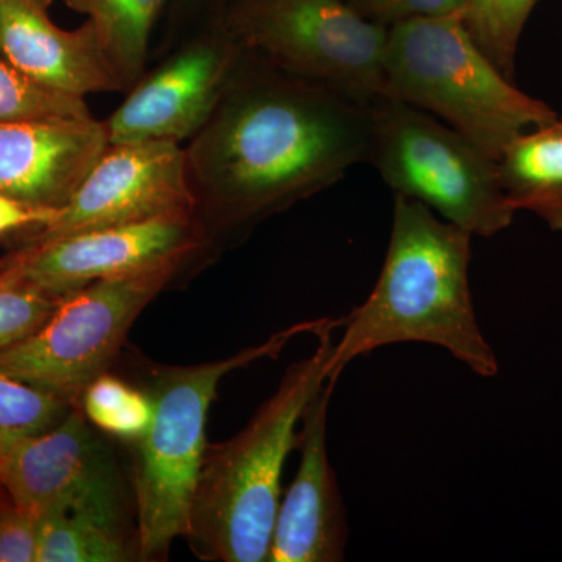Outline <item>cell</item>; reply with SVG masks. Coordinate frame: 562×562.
Masks as SVG:
<instances>
[{
	"instance_id": "cb8c5ba5",
	"label": "cell",
	"mask_w": 562,
	"mask_h": 562,
	"mask_svg": "<svg viewBox=\"0 0 562 562\" xmlns=\"http://www.w3.org/2000/svg\"><path fill=\"white\" fill-rule=\"evenodd\" d=\"M364 20L391 29L419 18L465 14L469 0H344Z\"/></svg>"
},
{
	"instance_id": "d6986e66",
	"label": "cell",
	"mask_w": 562,
	"mask_h": 562,
	"mask_svg": "<svg viewBox=\"0 0 562 562\" xmlns=\"http://www.w3.org/2000/svg\"><path fill=\"white\" fill-rule=\"evenodd\" d=\"M69 403L0 371V458L18 443L57 427Z\"/></svg>"
},
{
	"instance_id": "4fadbf2b",
	"label": "cell",
	"mask_w": 562,
	"mask_h": 562,
	"mask_svg": "<svg viewBox=\"0 0 562 562\" xmlns=\"http://www.w3.org/2000/svg\"><path fill=\"white\" fill-rule=\"evenodd\" d=\"M335 386L325 384L303 414L297 443L301 464L280 502L268 561H344L350 528L327 447L328 405Z\"/></svg>"
},
{
	"instance_id": "484cf974",
	"label": "cell",
	"mask_w": 562,
	"mask_h": 562,
	"mask_svg": "<svg viewBox=\"0 0 562 562\" xmlns=\"http://www.w3.org/2000/svg\"><path fill=\"white\" fill-rule=\"evenodd\" d=\"M58 210L40 209L0 192V235L47 224Z\"/></svg>"
},
{
	"instance_id": "2e32d148",
	"label": "cell",
	"mask_w": 562,
	"mask_h": 562,
	"mask_svg": "<svg viewBox=\"0 0 562 562\" xmlns=\"http://www.w3.org/2000/svg\"><path fill=\"white\" fill-rule=\"evenodd\" d=\"M498 173L516 213L531 211L562 233V117L514 138L498 158Z\"/></svg>"
},
{
	"instance_id": "d4e9b609",
	"label": "cell",
	"mask_w": 562,
	"mask_h": 562,
	"mask_svg": "<svg viewBox=\"0 0 562 562\" xmlns=\"http://www.w3.org/2000/svg\"><path fill=\"white\" fill-rule=\"evenodd\" d=\"M40 517L0 497V562H36Z\"/></svg>"
},
{
	"instance_id": "e0dca14e",
	"label": "cell",
	"mask_w": 562,
	"mask_h": 562,
	"mask_svg": "<svg viewBox=\"0 0 562 562\" xmlns=\"http://www.w3.org/2000/svg\"><path fill=\"white\" fill-rule=\"evenodd\" d=\"M94 24L125 92L146 72L155 22L168 0H63Z\"/></svg>"
},
{
	"instance_id": "7402d4cb",
	"label": "cell",
	"mask_w": 562,
	"mask_h": 562,
	"mask_svg": "<svg viewBox=\"0 0 562 562\" xmlns=\"http://www.w3.org/2000/svg\"><path fill=\"white\" fill-rule=\"evenodd\" d=\"M92 117L87 99L43 87L0 54V122Z\"/></svg>"
},
{
	"instance_id": "ba28073f",
	"label": "cell",
	"mask_w": 562,
	"mask_h": 562,
	"mask_svg": "<svg viewBox=\"0 0 562 562\" xmlns=\"http://www.w3.org/2000/svg\"><path fill=\"white\" fill-rule=\"evenodd\" d=\"M217 21L277 68L371 105L387 92V29L344 0H233Z\"/></svg>"
},
{
	"instance_id": "603a6c76",
	"label": "cell",
	"mask_w": 562,
	"mask_h": 562,
	"mask_svg": "<svg viewBox=\"0 0 562 562\" xmlns=\"http://www.w3.org/2000/svg\"><path fill=\"white\" fill-rule=\"evenodd\" d=\"M58 301L0 279V350L38 330L57 308Z\"/></svg>"
},
{
	"instance_id": "4316f807",
	"label": "cell",
	"mask_w": 562,
	"mask_h": 562,
	"mask_svg": "<svg viewBox=\"0 0 562 562\" xmlns=\"http://www.w3.org/2000/svg\"><path fill=\"white\" fill-rule=\"evenodd\" d=\"M5 491H3V487L0 486V497H5Z\"/></svg>"
},
{
	"instance_id": "ffe728a7",
	"label": "cell",
	"mask_w": 562,
	"mask_h": 562,
	"mask_svg": "<svg viewBox=\"0 0 562 562\" xmlns=\"http://www.w3.org/2000/svg\"><path fill=\"white\" fill-rule=\"evenodd\" d=\"M81 412L95 427L121 439H139L149 430L155 405L151 395L133 390L116 376L102 373L80 397Z\"/></svg>"
},
{
	"instance_id": "30bf717a",
	"label": "cell",
	"mask_w": 562,
	"mask_h": 562,
	"mask_svg": "<svg viewBox=\"0 0 562 562\" xmlns=\"http://www.w3.org/2000/svg\"><path fill=\"white\" fill-rule=\"evenodd\" d=\"M171 216H194L183 147L168 140L109 144L70 201L24 244Z\"/></svg>"
},
{
	"instance_id": "8fae6325",
	"label": "cell",
	"mask_w": 562,
	"mask_h": 562,
	"mask_svg": "<svg viewBox=\"0 0 562 562\" xmlns=\"http://www.w3.org/2000/svg\"><path fill=\"white\" fill-rule=\"evenodd\" d=\"M76 408L52 430L0 458V486L35 516L66 512L117 528L121 486L109 447Z\"/></svg>"
},
{
	"instance_id": "ac0fdd59",
	"label": "cell",
	"mask_w": 562,
	"mask_h": 562,
	"mask_svg": "<svg viewBox=\"0 0 562 562\" xmlns=\"http://www.w3.org/2000/svg\"><path fill=\"white\" fill-rule=\"evenodd\" d=\"M127 557L117 528L66 512L40 517L36 562H120Z\"/></svg>"
},
{
	"instance_id": "9a60e30c",
	"label": "cell",
	"mask_w": 562,
	"mask_h": 562,
	"mask_svg": "<svg viewBox=\"0 0 562 562\" xmlns=\"http://www.w3.org/2000/svg\"><path fill=\"white\" fill-rule=\"evenodd\" d=\"M52 0H0V54L43 87L87 98L125 92L90 20L76 31L52 21Z\"/></svg>"
},
{
	"instance_id": "7a4b0ae2",
	"label": "cell",
	"mask_w": 562,
	"mask_h": 562,
	"mask_svg": "<svg viewBox=\"0 0 562 562\" xmlns=\"http://www.w3.org/2000/svg\"><path fill=\"white\" fill-rule=\"evenodd\" d=\"M471 243V233L395 194L382 272L369 297L344 317L328 358V382L336 384L357 358L408 342L442 347L476 375H497V357L480 328L469 283Z\"/></svg>"
},
{
	"instance_id": "44dd1931",
	"label": "cell",
	"mask_w": 562,
	"mask_h": 562,
	"mask_svg": "<svg viewBox=\"0 0 562 562\" xmlns=\"http://www.w3.org/2000/svg\"><path fill=\"white\" fill-rule=\"evenodd\" d=\"M538 0H469L464 20L473 38L512 77L517 44Z\"/></svg>"
},
{
	"instance_id": "9c48e42d",
	"label": "cell",
	"mask_w": 562,
	"mask_h": 562,
	"mask_svg": "<svg viewBox=\"0 0 562 562\" xmlns=\"http://www.w3.org/2000/svg\"><path fill=\"white\" fill-rule=\"evenodd\" d=\"M246 47L214 20L127 91L124 102L105 121L110 144L190 140L209 121Z\"/></svg>"
},
{
	"instance_id": "8992f818",
	"label": "cell",
	"mask_w": 562,
	"mask_h": 562,
	"mask_svg": "<svg viewBox=\"0 0 562 562\" xmlns=\"http://www.w3.org/2000/svg\"><path fill=\"white\" fill-rule=\"evenodd\" d=\"M369 161L395 194L424 203L441 220L491 238L512 225L498 161L460 132L394 98L371 103Z\"/></svg>"
},
{
	"instance_id": "5bb4252c",
	"label": "cell",
	"mask_w": 562,
	"mask_h": 562,
	"mask_svg": "<svg viewBox=\"0 0 562 562\" xmlns=\"http://www.w3.org/2000/svg\"><path fill=\"white\" fill-rule=\"evenodd\" d=\"M109 144L94 116L0 122V192L60 210Z\"/></svg>"
},
{
	"instance_id": "3957f363",
	"label": "cell",
	"mask_w": 562,
	"mask_h": 562,
	"mask_svg": "<svg viewBox=\"0 0 562 562\" xmlns=\"http://www.w3.org/2000/svg\"><path fill=\"white\" fill-rule=\"evenodd\" d=\"M335 330L317 336V349L288 369L277 391L238 435L206 450L188 532L202 557L224 562L268 561L281 473L297 447L303 414L328 383Z\"/></svg>"
},
{
	"instance_id": "5b68a950",
	"label": "cell",
	"mask_w": 562,
	"mask_h": 562,
	"mask_svg": "<svg viewBox=\"0 0 562 562\" xmlns=\"http://www.w3.org/2000/svg\"><path fill=\"white\" fill-rule=\"evenodd\" d=\"M342 324L344 317L302 322L227 360L162 373L151 394L154 420L139 439L136 461L140 557H162L173 539L190 532L192 503L206 452V416L221 380L262 358H277L301 335L339 330Z\"/></svg>"
},
{
	"instance_id": "277c9868",
	"label": "cell",
	"mask_w": 562,
	"mask_h": 562,
	"mask_svg": "<svg viewBox=\"0 0 562 562\" xmlns=\"http://www.w3.org/2000/svg\"><path fill=\"white\" fill-rule=\"evenodd\" d=\"M384 70L390 98L432 114L497 161L514 138L558 117L514 87L473 38L464 14L392 25Z\"/></svg>"
},
{
	"instance_id": "6da1fadb",
	"label": "cell",
	"mask_w": 562,
	"mask_h": 562,
	"mask_svg": "<svg viewBox=\"0 0 562 562\" xmlns=\"http://www.w3.org/2000/svg\"><path fill=\"white\" fill-rule=\"evenodd\" d=\"M371 105L246 50L220 103L184 149L194 217L249 228L325 191L371 157Z\"/></svg>"
},
{
	"instance_id": "7c38bea8",
	"label": "cell",
	"mask_w": 562,
	"mask_h": 562,
	"mask_svg": "<svg viewBox=\"0 0 562 562\" xmlns=\"http://www.w3.org/2000/svg\"><path fill=\"white\" fill-rule=\"evenodd\" d=\"M206 239L194 216L95 228L50 241L22 244L0 261V279L60 299L94 281L202 249Z\"/></svg>"
},
{
	"instance_id": "52a82bcc",
	"label": "cell",
	"mask_w": 562,
	"mask_h": 562,
	"mask_svg": "<svg viewBox=\"0 0 562 562\" xmlns=\"http://www.w3.org/2000/svg\"><path fill=\"white\" fill-rule=\"evenodd\" d=\"M199 251L188 250L63 295L38 330L0 350V371L70 406L120 351L147 305Z\"/></svg>"
}]
</instances>
